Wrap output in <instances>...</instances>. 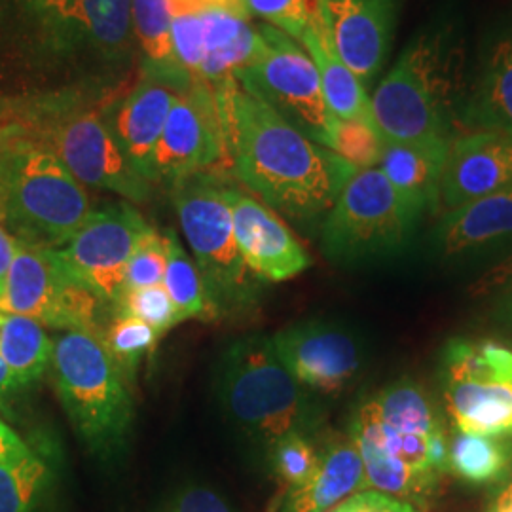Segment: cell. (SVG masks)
<instances>
[{"instance_id":"6da1fadb","label":"cell","mask_w":512,"mask_h":512,"mask_svg":"<svg viewBox=\"0 0 512 512\" xmlns=\"http://www.w3.org/2000/svg\"><path fill=\"white\" fill-rule=\"evenodd\" d=\"M213 90L228 169L239 183L298 224L325 219L357 169L300 133L266 103L239 88L236 80L217 84Z\"/></svg>"},{"instance_id":"7a4b0ae2","label":"cell","mask_w":512,"mask_h":512,"mask_svg":"<svg viewBox=\"0 0 512 512\" xmlns=\"http://www.w3.org/2000/svg\"><path fill=\"white\" fill-rule=\"evenodd\" d=\"M110 109L82 90H48L0 99V126L48 148L76 181L133 203L154 184L133 169L110 129Z\"/></svg>"},{"instance_id":"3957f363","label":"cell","mask_w":512,"mask_h":512,"mask_svg":"<svg viewBox=\"0 0 512 512\" xmlns=\"http://www.w3.org/2000/svg\"><path fill=\"white\" fill-rule=\"evenodd\" d=\"M454 74V48L446 31L431 29L412 38L370 99L382 139L454 141L463 109Z\"/></svg>"},{"instance_id":"277c9868","label":"cell","mask_w":512,"mask_h":512,"mask_svg":"<svg viewBox=\"0 0 512 512\" xmlns=\"http://www.w3.org/2000/svg\"><path fill=\"white\" fill-rule=\"evenodd\" d=\"M4 131L8 158L0 190V224L21 243L61 249L92 213L90 196L48 148Z\"/></svg>"},{"instance_id":"5b68a950","label":"cell","mask_w":512,"mask_h":512,"mask_svg":"<svg viewBox=\"0 0 512 512\" xmlns=\"http://www.w3.org/2000/svg\"><path fill=\"white\" fill-rule=\"evenodd\" d=\"M220 401L251 437L274 444L289 433L310 435L321 421L317 404L275 355L272 340L247 336L220 361Z\"/></svg>"},{"instance_id":"8992f818","label":"cell","mask_w":512,"mask_h":512,"mask_svg":"<svg viewBox=\"0 0 512 512\" xmlns=\"http://www.w3.org/2000/svg\"><path fill=\"white\" fill-rule=\"evenodd\" d=\"M169 188L181 232L217 317L251 310L262 281L249 272L239 255L226 181L219 173L203 171L179 179Z\"/></svg>"},{"instance_id":"52a82bcc","label":"cell","mask_w":512,"mask_h":512,"mask_svg":"<svg viewBox=\"0 0 512 512\" xmlns=\"http://www.w3.org/2000/svg\"><path fill=\"white\" fill-rule=\"evenodd\" d=\"M50 366L78 437L95 452H112L124 444L133 423V397L101 338L63 332L54 340Z\"/></svg>"},{"instance_id":"ba28073f","label":"cell","mask_w":512,"mask_h":512,"mask_svg":"<svg viewBox=\"0 0 512 512\" xmlns=\"http://www.w3.org/2000/svg\"><path fill=\"white\" fill-rule=\"evenodd\" d=\"M421 219L378 167L359 169L321 222V249L336 264L391 258L406 251Z\"/></svg>"},{"instance_id":"9c48e42d","label":"cell","mask_w":512,"mask_h":512,"mask_svg":"<svg viewBox=\"0 0 512 512\" xmlns=\"http://www.w3.org/2000/svg\"><path fill=\"white\" fill-rule=\"evenodd\" d=\"M260 50L255 59L236 73L239 88L255 95L283 120L327 148L336 116L325 101L319 73L302 44L262 23Z\"/></svg>"},{"instance_id":"30bf717a","label":"cell","mask_w":512,"mask_h":512,"mask_svg":"<svg viewBox=\"0 0 512 512\" xmlns=\"http://www.w3.org/2000/svg\"><path fill=\"white\" fill-rule=\"evenodd\" d=\"M103 306L65 270L55 249L18 241L0 294V311L35 319L42 327L103 336Z\"/></svg>"},{"instance_id":"8fae6325","label":"cell","mask_w":512,"mask_h":512,"mask_svg":"<svg viewBox=\"0 0 512 512\" xmlns=\"http://www.w3.org/2000/svg\"><path fill=\"white\" fill-rule=\"evenodd\" d=\"M150 228L129 202L105 205L88 215L69 243L55 255L88 291L107 306H116L124 289L129 256Z\"/></svg>"},{"instance_id":"7c38bea8","label":"cell","mask_w":512,"mask_h":512,"mask_svg":"<svg viewBox=\"0 0 512 512\" xmlns=\"http://www.w3.org/2000/svg\"><path fill=\"white\" fill-rule=\"evenodd\" d=\"M228 169L226 141L213 86L194 80L177 92L154 154L152 183L173 184L194 173Z\"/></svg>"},{"instance_id":"4fadbf2b","label":"cell","mask_w":512,"mask_h":512,"mask_svg":"<svg viewBox=\"0 0 512 512\" xmlns=\"http://www.w3.org/2000/svg\"><path fill=\"white\" fill-rule=\"evenodd\" d=\"M270 340L294 380L321 395L346 391L363 368L361 342L332 323H298L275 332Z\"/></svg>"},{"instance_id":"5bb4252c","label":"cell","mask_w":512,"mask_h":512,"mask_svg":"<svg viewBox=\"0 0 512 512\" xmlns=\"http://www.w3.org/2000/svg\"><path fill=\"white\" fill-rule=\"evenodd\" d=\"M82 0H0V40L33 67L78 59Z\"/></svg>"},{"instance_id":"9a60e30c","label":"cell","mask_w":512,"mask_h":512,"mask_svg":"<svg viewBox=\"0 0 512 512\" xmlns=\"http://www.w3.org/2000/svg\"><path fill=\"white\" fill-rule=\"evenodd\" d=\"M234 238L249 272L262 283H281L311 266L308 251L266 203L226 183Z\"/></svg>"},{"instance_id":"2e32d148","label":"cell","mask_w":512,"mask_h":512,"mask_svg":"<svg viewBox=\"0 0 512 512\" xmlns=\"http://www.w3.org/2000/svg\"><path fill=\"white\" fill-rule=\"evenodd\" d=\"M440 262L467 266L512 251V188L446 211L433 230ZM501 256V258H503Z\"/></svg>"},{"instance_id":"e0dca14e","label":"cell","mask_w":512,"mask_h":512,"mask_svg":"<svg viewBox=\"0 0 512 512\" xmlns=\"http://www.w3.org/2000/svg\"><path fill=\"white\" fill-rule=\"evenodd\" d=\"M507 188H512V135L480 129L450 143L440 181L444 213Z\"/></svg>"},{"instance_id":"ac0fdd59","label":"cell","mask_w":512,"mask_h":512,"mask_svg":"<svg viewBox=\"0 0 512 512\" xmlns=\"http://www.w3.org/2000/svg\"><path fill=\"white\" fill-rule=\"evenodd\" d=\"M401 4L403 0H327L334 46L365 88L384 69Z\"/></svg>"},{"instance_id":"d6986e66","label":"cell","mask_w":512,"mask_h":512,"mask_svg":"<svg viewBox=\"0 0 512 512\" xmlns=\"http://www.w3.org/2000/svg\"><path fill=\"white\" fill-rule=\"evenodd\" d=\"M175 97L177 90L143 76L122 103L110 109V129L114 139L133 169L150 183L154 154Z\"/></svg>"},{"instance_id":"ffe728a7","label":"cell","mask_w":512,"mask_h":512,"mask_svg":"<svg viewBox=\"0 0 512 512\" xmlns=\"http://www.w3.org/2000/svg\"><path fill=\"white\" fill-rule=\"evenodd\" d=\"M365 490V467L349 435H334L321 448L315 473L300 486L283 492L274 512H330Z\"/></svg>"},{"instance_id":"44dd1931","label":"cell","mask_w":512,"mask_h":512,"mask_svg":"<svg viewBox=\"0 0 512 512\" xmlns=\"http://www.w3.org/2000/svg\"><path fill=\"white\" fill-rule=\"evenodd\" d=\"M300 42L319 73L321 88L330 112L340 120H359L376 128L372 103L363 82L342 61L334 46L327 0H323L315 8L310 25L304 31Z\"/></svg>"},{"instance_id":"7402d4cb","label":"cell","mask_w":512,"mask_h":512,"mask_svg":"<svg viewBox=\"0 0 512 512\" xmlns=\"http://www.w3.org/2000/svg\"><path fill=\"white\" fill-rule=\"evenodd\" d=\"M78 59L95 67V78L116 76L133 55L131 0H82Z\"/></svg>"},{"instance_id":"603a6c76","label":"cell","mask_w":512,"mask_h":512,"mask_svg":"<svg viewBox=\"0 0 512 512\" xmlns=\"http://www.w3.org/2000/svg\"><path fill=\"white\" fill-rule=\"evenodd\" d=\"M461 124L512 135V25L488 46L475 86L463 99Z\"/></svg>"},{"instance_id":"cb8c5ba5","label":"cell","mask_w":512,"mask_h":512,"mask_svg":"<svg viewBox=\"0 0 512 512\" xmlns=\"http://www.w3.org/2000/svg\"><path fill=\"white\" fill-rule=\"evenodd\" d=\"M452 141H414L391 143L384 141L378 169L404 200L427 211L439 209L440 181Z\"/></svg>"},{"instance_id":"d4e9b609","label":"cell","mask_w":512,"mask_h":512,"mask_svg":"<svg viewBox=\"0 0 512 512\" xmlns=\"http://www.w3.org/2000/svg\"><path fill=\"white\" fill-rule=\"evenodd\" d=\"M442 393L456 431L512 437V382L442 384Z\"/></svg>"},{"instance_id":"484cf974","label":"cell","mask_w":512,"mask_h":512,"mask_svg":"<svg viewBox=\"0 0 512 512\" xmlns=\"http://www.w3.org/2000/svg\"><path fill=\"white\" fill-rule=\"evenodd\" d=\"M131 23L135 44H139L143 55V76L158 80L177 92L188 88L194 78L184 73L173 52L171 2L131 0Z\"/></svg>"},{"instance_id":"4316f807","label":"cell","mask_w":512,"mask_h":512,"mask_svg":"<svg viewBox=\"0 0 512 512\" xmlns=\"http://www.w3.org/2000/svg\"><path fill=\"white\" fill-rule=\"evenodd\" d=\"M54 340L35 319L2 313L0 359L10 368L19 387L33 384L52 365Z\"/></svg>"},{"instance_id":"83f0119b","label":"cell","mask_w":512,"mask_h":512,"mask_svg":"<svg viewBox=\"0 0 512 512\" xmlns=\"http://www.w3.org/2000/svg\"><path fill=\"white\" fill-rule=\"evenodd\" d=\"M442 384L512 382V348L494 340L452 338L440 353Z\"/></svg>"},{"instance_id":"f1b7e54d","label":"cell","mask_w":512,"mask_h":512,"mask_svg":"<svg viewBox=\"0 0 512 512\" xmlns=\"http://www.w3.org/2000/svg\"><path fill=\"white\" fill-rule=\"evenodd\" d=\"M164 239L167 262L162 285L177 308L179 321H217V311L207 296L202 274L194 258L186 253L181 239L173 230H165Z\"/></svg>"},{"instance_id":"f546056e","label":"cell","mask_w":512,"mask_h":512,"mask_svg":"<svg viewBox=\"0 0 512 512\" xmlns=\"http://www.w3.org/2000/svg\"><path fill=\"white\" fill-rule=\"evenodd\" d=\"M511 448L497 437L456 431L448 440V471L471 484H490L507 473Z\"/></svg>"},{"instance_id":"4dcf8cb0","label":"cell","mask_w":512,"mask_h":512,"mask_svg":"<svg viewBox=\"0 0 512 512\" xmlns=\"http://www.w3.org/2000/svg\"><path fill=\"white\" fill-rule=\"evenodd\" d=\"M50 469L37 452L0 461V512H35Z\"/></svg>"},{"instance_id":"1f68e13d","label":"cell","mask_w":512,"mask_h":512,"mask_svg":"<svg viewBox=\"0 0 512 512\" xmlns=\"http://www.w3.org/2000/svg\"><path fill=\"white\" fill-rule=\"evenodd\" d=\"M101 342L129 384L135 378L141 359L156 348L160 336L147 323L114 311L112 319L105 325Z\"/></svg>"},{"instance_id":"d6a6232c","label":"cell","mask_w":512,"mask_h":512,"mask_svg":"<svg viewBox=\"0 0 512 512\" xmlns=\"http://www.w3.org/2000/svg\"><path fill=\"white\" fill-rule=\"evenodd\" d=\"M270 450L274 475L281 486L279 494L304 484L315 473L321 459V448L304 433H289L275 440Z\"/></svg>"},{"instance_id":"836d02e7","label":"cell","mask_w":512,"mask_h":512,"mask_svg":"<svg viewBox=\"0 0 512 512\" xmlns=\"http://www.w3.org/2000/svg\"><path fill=\"white\" fill-rule=\"evenodd\" d=\"M327 148L359 171L378 165L384 150V139L378 129L365 122L336 118Z\"/></svg>"},{"instance_id":"e575fe53","label":"cell","mask_w":512,"mask_h":512,"mask_svg":"<svg viewBox=\"0 0 512 512\" xmlns=\"http://www.w3.org/2000/svg\"><path fill=\"white\" fill-rule=\"evenodd\" d=\"M112 310L126 313V315H131V317L147 323L148 327L154 330L160 338L167 330H171L175 325L181 323L177 308L171 302L164 285L124 291L120 294V298Z\"/></svg>"},{"instance_id":"d590c367","label":"cell","mask_w":512,"mask_h":512,"mask_svg":"<svg viewBox=\"0 0 512 512\" xmlns=\"http://www.w3.org/2000/svg\"><path fill=\"white\" fill-rule=\"evenodd\" d=\"M321 2L323 0H241V6L247 18L262 19L266 25L300 42Z\"/></svg>"},{"instance_id":"8d00e7d4","label":"cell","mask_w":512,"mask_h":512,"mask_svg":"<svg viewBox=\"0 0 512 512\" xmlns=\"http://www.w3.org/2000/svg\"><path fill=\"white\" fill-rule=\"evenodd\" d=\"M165 239L156 228H148L147 234L137 243L133 255L129 256L124 272V291H135L145 287H156L164 283Z\"/></svg>"},{"instance_id":"74e56055","label":"cell","mask_w":512,"mask_h":512,"mask_svg":"<svg viewBox=\"0 0 512 512\" xmlns=\"http://www.w3.org/2000/svg\"><path fill=\"white\" fill-rule=\"evenodd\" d=\"M173 52L184 73L194 80L205 59V31H203L202 10H175L171 23Z\"/></svg>"},{"instance_id":"f35d334b","label":"cell","mask_w":512,"mask_h":512,"mask_svg":"<svg viewBox=\"0 0 512 512\" xmlns=\"http://www.w3.org/2000/svg\"><path fill=\"white\" fill-rule=\"evenodd\" d=\"M469 294L492 306V310L512 306V251L480 274L469 287Z\"/></svg>"},{"instance_id":"ab89813d","label":"cell","mask_w":512,"mask_h":512,"mask_svg":"<svg viewBox=\"0 0 512 512\" xmlns=\"http://www.w3.org/2000/svg\"><path fill=\"white\" fill-rule=\"evenodd\" d=\"M330 512H421L403 499L376 492V490H361L342 501Z\"/></svg>"},{"instance_id":"60d3db41","label":"cell","mask_w":512,"mask_h":512,"mask_svg":"<svg viewBox=\"0 0 512 512\" xmlns=\"http://www.w3.org/2000/svg\"><path fill=\"white\" fill-rule=\"evenodd\" d=\"M173 512H232L220 495L209 488L194 486L177 497Z\"/></svg>"},{"instance_id":"b9f144b4","label":"cell","mask_w":512,"mask_h":512,"mask_svg":"<svg viewBox=\"0 0 512 512\" xmlns=\"http://www.w3.org/2000/svg\"><path fill=\"white\" fill-rule=\"evenodd\" d=\"M29 450L31 448L25 444V440L6 421L0 420V461L18 458Z\"/></svg>"},{"instance_id":"7bdbcfd3","label":"cell","mask_w":512,"mask_h":512,"mask_svg":"<svg viewBox=\"0 0 512 512\" xmlns=\"http://www.w3.org/2000/svg\"><path fill=\"white\" fill-rule=\"evenodd\" d=\"M18 247V239L14 238L2 224H0V294L4 289L6 274L10 270V264L14 260V253Z\"/></svg>"},{"instance_id":"ee69618b","label":"cell","mask_w":512,"mask_h":512,"mask_svg":"<svg viewBox=\"0 0 512 512\" xmlns=\"http://www.w3.org/2000/svg\"><path fill=\"white\" fill-rule=\"evenodd\" d=\"M18 382L14 378V374L10 372V368L0 359V406L6 403L16 391H19Z\"/></svg>"},{"instance_id":"f6af8a7d","label":"cell","mask_w":512,"mask_h":512,"mask_svg":"<svg viewBox=\"0 0 512 512\" xmlns=\"http://www.w3.org/2000/svg\"><path fill=\"white\" fill-rule=\"evenodd\" d=\"M492 321L497 325V329L503 330L512 340V306L492 310Z\"/></svg>"},{"instance_id":"bcb514c9","label":"cell","mask_w":512,"mask_h":512,"mask_svg":"<svg viewBox=\"0 0 512 512\" xmlns=\"http://www.w3.org/2000/svg\"><path fill=\"white\" fill-rule=\"evenodd\" d=\"M490 512H512V482L501 494L497 495Z\"/></svg>"},{"instance_id":"7dc6e473","label":"cell","mask_w":512,"mask_h":512,"mask_svg":"<svg viewBox=\"0 0 512 512\" xmlns=\"http://www.w3.org/2000/svg\"><path fill=\"white\" fill-rule=\"evenodd\" d=\"M6 158H8V135L0 126V190L4 181V169H6Z\"/></svg>"},{"instance_id":"c3c4849f","label":"cell","mask_w":512,"mask_h":512,"mask_svg":"<svg viewBox=\"0 0 512 512\" xmlns=\"http://www.w3.org/2000/svg\"><path fill=\"white\" fill-rule=\"evenodd\" d=\"M0 317H2V311H0Z\"/></svg>"},{"instance_id":"681fc988","label":"cell","mask_w":512,"mask_h":512,"mask_svg":"<svg viewBox=\"0 0 512 512\" xmlns=\"http://www.w3.org/2000/svg\"><path fill=\"white\" fill-rule=\"evenodd\" d=\"M164 512H173V511H164Z\"/></svg>"}]
</instances>
